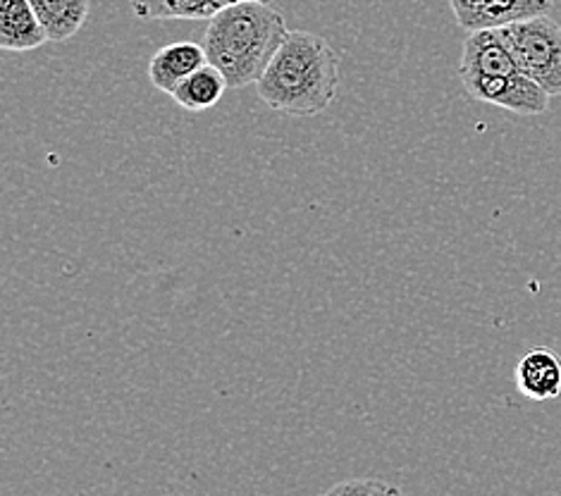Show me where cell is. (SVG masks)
I'll use <instances>...</instances> for the list:
<instances>
[{"label": "cell", "mask_w": 561, "mask_h": 496, "mask_svg": "<svg viewBox=\"0 0 561 496\" xmlns=\"http://www.w3.org/2000/svg\"><path fill=\"white\" fill-rule=\"evenodd\" d=\"M337 89V50L311 32H289L256 82L259 96L268 108L299 117H313L330 108Z\"/></svg>", "instance_id": "1"}, {"label": "cell", "mask_w": 561, "mask_h": 496, "mask_svg": "<svg viewBox=\"0 0 561 496\" xmlns=\"http://www.w3.org/2000/svg\"><path fill=\"white\" fill-rule=\"evenodd\" d=\"M289 30L285 18L265 0H242L208 20L204 48L208 62L225 74L230 89L256 84L268 70Z\"/></svg>", "instance_id": "2"}, {"label": "cell", "mask_w": 561, "mask_h": 496, "mask_svg": "<svg viewBox=\"0 0 561 496\" xmlns=\"http://www.w3.org/2000/svg\"><path fill=\"white\" fill-rule=\"evenodd\" d=\"M520 70L550 96H561V26L538 15L497 26Z\"/></svg>", "instance_id": "3"}, {"label": "cell", "mask_w": 561, "mask_h": 496, "mask_svg": "<svg viewBox=\"0 0 561 496\" xmlns=\"http://www.w3.org/2000/svg\"><path fill=\"white\" fill-rule=\"evenodd\" d=\"M463 89L480 103L497 105L516 115H540L550 108V93L524 72L461 79Z\"/></svg>", "instance_id": "4"}, {"label": "cell", "mask_w": 561, "mask_h": 496, "mask_svg": "<svg viewBox=\"0 0 561 496\" xmlns=\"http://www.w3.org/2000/svg\"><path fill=\"white\" fill-rule=\"evenodd\" d=\"M454 18L466 32L497 30V26L550 15L552 0H449Z\"/></svg>", "instance_id": "5"}, {"label": "cell", "mask_w": 561, "mask_h": 496, "mask_svg": "<svg viewBox=\"0 0 561 496\" xmlns=\"http://www.w3.org/2000/svg\"><path fill=\"white\" fill-rule=\"evenodd\" d=\"M206 62L208 56L204 44H170L153 53V58L149 62V79L158 91H163L170 96L186 77L194 74L198 67H204Z\"/></svg>", "instance_id": "6"}, {"label": "cell", "mask_w": 561, "mask_h": 496, "mask_svg": "<svg viewBox=\"0 0 561 496\" xmlns=\"http://www.w3.org/2000/svg\"><path fill=\"white\" fill-rule=\"evenodd\" d=\"M518 392L533 401L561 396V358L550 348H533L516 364Z\"/></svg>", "instance_id": "7"}, {"label": "cell", "mask_w": 561, "mask_h": 496, "mask_svg": "<svg viewBox=\"0 0 561 496\" xmlns=\"http://www.w3.org/2000/svg\"><path fill=\"white\" fill-rule=\"evenodd\" d=\"M48 42V34L30 0H0V48L34 50Z\"/></svg>", "instance_id": "8"}, {"label": "cell", "mask_w": 561, "mask_h": 496, "mask_svg": "<svg viewBox=\"0 0 561 496\" xmlns=\"http://www.w3.org/2000/svg\"><path fill=\"white\" fill-rule=\"evenodd\" d=\"M227 89H230V84H227L225 74L213 62H206L204 67H198L194 74L186 77L170 96L178 105H182L184 111L204 113L220 103Z\"/></svg>", "instance_id": "9"}, {"label": "cell", "mask_w": 561, "mask_h": 496, "mask_svg": "<svg viewBox=\"0 0 561 496\" xmlns=\"http://www.w3.org/2000/svg\"><path fill=\"white\" fill-rule=\"evenodd\" d=\"M48 34V42H68L82 30L91 0H30Z\"/></svg>", "instance_id": "10"}, {"label": "cell", "mask_w": 561, "mask_h": 496, "mask_svg": "<svg viewBox=\"0 0 561 496\" xmlns=\"http://www.w3.org/2000/svg\"><path fill=\"white\" fill-rule=\"evenodd\" d=\"M129 3L141 20H210L222 8L242 0H129Z\"/></svg>", "instance_id": "11"}, {"label": "cell", "mask_w": 561, "mask_h": 496, "mask_svg": "<svg viewBox=\"0 0 561 496\" xmlns=\"http://www.w3.org/2000/svg\"><path fill=\"white\" fill-rule=\"evenodd\" d=\"M328 494H399V487L387 485V482L380 480H350L330 487Z\"/></svg>", "instance_id": "12"}, {"label": "cell", "mask_w": 561, "mask_h": 496, "mask_svg": "<svg viewBox=\"0 0 561 496\" xmlns=\"http://www.w3.org/2000/svg\"><path fill=\"white\" fill-rule=\"evenodd\" d=\"M552 3H557V0H552Z\"/></svg>", "instance_id": "13"}]
</instances>
